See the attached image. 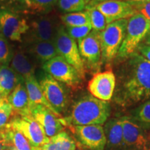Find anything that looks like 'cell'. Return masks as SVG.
<instances>
[{"label": "cell", "instance_id": "d6a6232c", "mask_svg": "<svg viewBox=\"0 0 150 150\" xmlns=\"http://www.w3.org/2000/svg\"><path fill=\"white\" fill-rule=\"evenodd\" d=\"M137 13L142 15L150 22V1L147 2L132 4Z\"/></svg>", "mask_w": 150, "mask_h": 150}, {"label": "cell", "instance_id": "4316f807", "mask_svg": "<svg viewBox=\"0 0 150 150\" xmlns=\"http://www.w3.org/2000/svg\"><path fill=\"white\" fill-rule=\"evenodd\" d=\"M132 118L144 129H150V100L146 101L134 109Z\"/></svg>", "mask_w": 150, "mask_h": 150}, {"label": "cell", "instance_id": "ac0fdd59", "mask_svg": "<svg viewBox=\"0 0 150 150\" xmlns=\"http://www.w3.org/2000/svg\"><path fill=\"white\" fill-rule=\"evenodd\" d=\"M7 102L20 116L30 115L29 95L24 81L17 86L7 97Z\"/></svg>", "mask_w": 150, "mask_h": 150}, {"label": "cell", "instance_id": "8992f818", "mask_svg": "<svg viewBox=\"0 0 150 150\" xmlns=\"http://www.w3.org/2000/svg\"><path fill=\"white\" fill-rule=\"evenodd\" d=\"M76 145L82 150H104L106 139L102 125L70 126Z\"/></svg>", "mask_w": 150, "mask_h": 150}, {"label": "cell", "instance_id": "1f68e13d", "mask_svg": "<svg viewBox=\"0 0 150 150\" xmlns=\"http://www.w3.org/2000/svg\"><path fill=\"white\" fill-rule=\"evenodd\" d=\"M12 112L13 108L7 101L0 105V129L4 128L8 123Z\"/></svg>", "mask_w": 150, "mask_h": 150}, {"label": "cell", "instance_id": "52a82bcc", "mask_svg": "<svg viewBox=\"0 0 150 150\" xmlns=\"http://www.w3.org/2000/svg\"><path fill=\"white\" fill-rule=\"evenodd\" d=\"M42 68L57 81L70 88L78 87L82 80L76 69L59 55L44 63Z\"/></svg>", "mask_w": 150, "mask_h": 150}, {"label": "cell", "instance_id": "5b68a950", "mask_svg": "<svg viewBox=\"0 0 150 150\" xmlns=\"http://www.w3.org/2000/svg\"><path fill=\"white\" fill-rule=\"evenodd\" d=\"M54 44L58 55L61 56L69 64L76 69L81 79H84L85 65L81 57L77 43L68 35L66 29L63 27L58 28L54 39Z\"/></svg>", "mask_w": 150, "mask_h": 150}, {"label": "cell", "instance_id": "f1b7e54d", "mask_svg": "<svg viewBox=\"0 0 150 150\" xmlns=\"http://www.w3.org/2000/svg\"><path fill=\"white\" fill-rule=\"evenodd\" d=\"M57 4L60 10L65 13H76L86 8L84 0H58Z\"/></svg>", "mask_w": 150, "mask_h": 150}, {"label": "cell", "instance_id": "7c38bea8", "mask_svg": "<svg viewBox=\"0 0 150 150\" xmlns=\"http://www.w3.org/2000/svg\"><path fill=\"white\" fill-rule=\"evenodd\" d=\"M29 26L25 19L6 9H0V33L8 40L20 41Z\"/></svg>", "mask_w": 150, "mask_h": 150}, {"label": "cell", "instance_id": "8d00e7d4", "mask_svg": "<svg viewBox=\"0 0 150 150\" xmlns=\"http://www.w3.org/2000/svg\"><path fill=\"white\" fill-rule=\"evenodd\" d=\"M141 43L142 44L145 45L150 47V29L149 31H148L147 35H146V36L145 37V38H144V40H142V42Z\"/></svg>", "mask_w": 150, "mask_h": 150}, {"label": "cell", "instance_id": "ab89813d", "mask_svg": "<svg viewBox=\"0 0 150 150\" xmlns=\"http://www.w3.org/2000/svg\"><path fill=\"white\" fill-rule=\"evenodd\" d=\"M31 150H42L40 147H31Z\"/></svg>", "mask_w": 150, "mask_h": 150}, {"label": "cell", "instance_id": "74e56055", "mask_svg": "<svg viewBox=\"0 0 150 150\" xmlns=\"http://www.w3.org/2000/svg\"><path fill=\"white\" fill-rule=\"evenodd\" d=\"M125 1H129V2H130L131 4H138L147 2V1H149L150 0H125Z\"/></svg>", "mask_w": 150, "mask_h": 150}, {"label": "cell", "instance_id": "f546056e", "mask_svg": "<svg viewBox=\"0 0 150 150\" xmlns=\"http://www.w3.org/2000/svg\"><path fill=\"white\" fill-rule=\"evenodd\" d=\"M13 53L8 39L0 33V64L8 65L13 56Z\"/></svg>", "mask_w": 150, "mask_h": 150}, {"label": "cell", "instance_id": "7402d4cb", "mask_svg": "<svg viewBox=\"0 0 150 150\" xmlns=\"http://www.w3.org/2000/svg\"><path fill=\"white\" fill-rule=\"evenodd\" d=\"M24 83H25L26 88H27L28 95H29V107L34 105L40 104L46 106L47 108L54 112L53 108L46 100L40 83H38L34 74L24 79Z\"/></svg>", "mask_w": 150, "mask_h": 150}, {"label": "cell", "instance_id": "6da1fadb", "mask_svg": "<svg viewBox=\"0 0 150 150\" xmlns=\"http://www.w3.org/2000/svg\"><path fill=\"white\" fill-rule=\"evenodd\" d=\"M118 71L116 100L122 105H131L150 100V62L135 52Z\"/></svg>", "mask_w": 150, "mask_h": 150}, {"label": "cell", "instance_id": "ffe728a7", "mask_svg": "<svg viewBox=\"0 0 150 150\" xmlns=\"http://www.w3.org/2000/svg\"><path fill=\"white\" fill-rule=\"evenodd\" d=\"M35 62L27 52L19 50L13 53V56L11 61V67L24 79L34 74L36 66Z\"/></svg>", "mask_w": 150, "mask_h": 150}, {"label": "cell", "instance_id": "83f0119b", "mask_svg": "<svg viewBox=\"0 0 150 150\" xmlns=\"http://www.w3.org/2000/svg\"><path fill=\"white\" fill-rule=\"evenodd\" d=\"M86 9L89 14L93 30L98 32H101L104 30L108 24L107 20L104 15L97 8L96 6L86 7Z\"/></svg>", "mask_w": 150, "mask_h": 150}, {"label": "cell", "instance_id": "484cf974", "mask_svg": "<svg viewBox=\"0 0 150 150\" xmlns=\"http://www.w3.org/2000/svg\"><path fill=\"white\" fill-rule=\"evenodd\" d=\"M6 131L11 145L17 150H31V146L27 138L18 131L13 129L7 124Z\"/></svg>", "mask_w": 150, "mask_h": 150}, {"label": "cell", "instance_id": "9c48e42d", "mask_svg": "<svg viewBox=\"0 0 150 150\" xmlns=\"http://www.w3.org/2000/svg\"><path fill=\"white\" fill-rule=\"evenodd\" d=\"M40 85L46 100L56 115L61 116L68 105L67 92L60 82L47 74L40 81Z\"/></svg>", "mask_w": 150, "mask_h": 150}, {"label": "cell", "instance_id": "60d3db41", "mask_svg": "<svg viewBox=\"0 0 150 150\" xmlns=\"http://www.w3.org/2000/svg\"><path fill=\"white\" fill-rule=\"evenodd\" d=\"M7 150H17L16 149V148H15V147H13V146H11V147H9L8 148V149H7Z\"/></svg>", "mask_w": 150, "mask_h": 150}, {"label": "cell", "instance_id": "d4e9b609", "mask_svg": "<svg viewBox=\"0 0 150 150\" xmlns=\"http://www.w3.org/2000/svg\"><path fill=\"white\" fill-rule=\"evenodd\" d=\"M61 22L67 27H77L91 24L90 16L87 11L65 13L61 16Z\"/></svg>", "mask_w": 150, "mask_h": 150}, {"label": "cell", "instance_id": "cb8c5ba5", "mask_svg": "<svg viewBox=\"0 0 150 150\" xmlns=\"http://www.w3.org/2000/svg\"><path fill=\"white\" fill-rule=\"evenodd\" d=\"M27 11L35 13H47L57 3L58 0H18Z\"/></svg>", "mask_w": 150, "mask_h": 150}, {"label": "cell", "instance_id": "ba28073f", "mask_svg": "<svg viewBox=\"0 0 150 150\" xmlns=\"http://www.w3.org/2000/svg\"><path fill=\"white\" fill-rule=\"evenodd\" d=\"M8 125L21 133L31 147H41L50 140L40 124L31 115L14 117Z\"/></svg>", "mask_w": 150, "mask_h": 150}, {"label": "cell", "instance_id": "9a60e30c", "mask_svg": "<svg viewBox=\"0 0 150 150\" xmlns=\"http://www.w3.org/2000/svg\"><path fill=\"white\" fill-rule=\"evenodd\" d=\"M96 7L105 16L108 24L127 20L137 13L132 4L125 0H109L99 4Z\"/></svg>", "mask_w": 150, "mask_h": 150}, {"label": "cell", "instance_id": "8fae6325", "mask_svg": "<svg viewBox=\"0 0 150 150\" xmlns=\"http://www.w3.org/2000/svg\"><path fill=\"white\" fill-rule=\"evenodd\" d=\"M124 149L147 150L149 142L145 130L132 117H121Z\"/></svg>", "mask_w": 150, "mask_h": 150}, {"label": "cell", "instance_id": "30bf717a", "mask_svg": "<svg viewBox=\"0 0 150 150\" xmlns=\"http://www.w3.org/2000/svg\"><path fill=\"white\" fill-rule=\"evenodd\" d=\"M30 115L40 125L49 138L64 131L66 123L64 118L40 104L30 106Z\"/></svg>", "mask_w": 150, "mask_h": 150}, {"label": "cell", "instance_id": "7a4b0ae2", "mask_svg": "<svg viewBox=\"0 0 150 150\" xmlns=\"http://www.w3.org/2000/svg\"><path fill=\"white\" fill-rule=\"evenodd\" d=\"M110 112V104L107 102L86 95L74 102L70 115L65 117L64 120L69 126H102L108 120Z\"/></svg>", "mask_w": 150, "mask_h": 150}, {"label": "cell", "instance_id": "277c9868", "mask_svg": "<svg viewBox=\"0 0 150 150\" xmlns=\"http://www.w3.org/2000/svg\"><path fill=\"white\" fill-rule=\"evenodd\" d=\"M127 23L128 19L117 20L99 32L102 57L104 61H111L118 54L126 34Z\"/></svg>", "mask_w": 150, "mask_h": 150}, {"label": "cell", "instance_id": "d6986e66", "mask_svg": "<svg viewBox=\"0 0 150 150\" xmlns=\"http://www.w3.org/2000/svg\"><path fill=\"white\" fill-rule=\"evenodd\" d=\"M27 52L35 61L42 65L58 56L54 41L29 42Z\"/></svg>", "mask_w": 150, "mask_h": 150}, {"label": "cell", "instance_id": "e575fe53", "mask_svg": "<svg viewBox=\"0 0 150 150\" xmlns=\"http://www.w3.org/2000/svg\"><path fill=\"white\" fill-rule=\"evenodd\" d=\"M136 52L140 54V55L143 56L145 59L150 62V47L140 43L139 46L136 49Z\"/></svg>", "mask_w": 150, "mask_h": 150}, {"label": "cell", "instance_id": "e0dca14e", "mask_svg": "<svg viewBox=\"0 0 150 150\" xmlns=\"http://www.w3.org/2000/svg\"><path fill=\"white\" fill-rule=\"evenodd\" d=\"M104 130L107 150L124 149L123 130L121 118H112L106 121Z\"/></svg>", "mask_w": 150, "mask_h": 150}, {"label": "cell", "instance_id": "603a6c76", "mask_svg": "<svg viewBox=\"0 0 150 150\" xmlns=\"http://www.w3.org/2000/svg\"><path fill=\"white\" fill-rule=\"evenodd\" d=\"M76 147L74 138L66 131H63L50 138L40 148L42 150H76Z\"/></svg>", "mask_w": 150, "mask_h": 150}, {"label": "cell", "instance_id": "d590c367", "mask_svg": "<svg viewBox=\"0 0 150 150\" xmlns=\"http://www.w3.org/2000/svg\"><path fill=\"white\" fill-rule=\"evenodd\" d=\"M86 4V7L93 6H97L99 4L104 2V1H109V0H84Z\"/></svg>", "mask_w": 150, "mask_h": 150}, {"label": "cell", "instance_id": "3957f363", "mask_svg": "<svg viewBox=\"0 0 150 150\" xmlns=\"http://www.w3.org/2000/svg\"><path fill=\"white\" fill-rule=\"evenodd\" d=\"M150 29V22L139 13L128 19L126 34L118 52L120 58L126 59L136 51Z\"/></svg>", "mask_w": 150, "mask_h": 150}, {"label": "cell", "instance_id": "836d02e7", "mask_svg": "<svg viewBox=\"0 0 150 150\" xmlns=\"http://www.w3.org/2000/svg\"><path fill=\"white\" fill-rule=\"evenodd\" d=\"M11 146L7 138L5 127L4 128L0 129V150H7Z\"/></svg>", "mask_w": 150, "mask_h": 150}, {"label": "cell", "instance_id": "5bb4252c", "mask_svg": "<svg viewBox=\"0 0 150 150\" xmlns=\"http://www.w3.org/2000/svg\"><path fill=\"white\" fill-rule=\"evenodd\" d=\"M79 53L84 65L91 68L98 65L102 57L99 32L93 31L83 38L77 40Z\"/></svg>", "mask_w": 150, "mask_h": 150}, {"label": "cell", "instance_id": "4fadbf2b", "mask_svg": "<svg viewBox=\"0 0 150 150\" xmlns=\"http://www.w3.org/2000/svg\"><path fill=\"white\" fill-rule=\"evenodd\" d=\"M116 85L115 75L112 70L98 72L89 81L88 89L91 95L107 102L112 98Z\"/></svg>", "mask_w": 150, "mask_h": 150}, {"label": "cell", "instance_id": "b9f144b4", "mask_svg": "<svg viewBox=\"0 0 150 150\" xmlns=\"http://www.w3.org/2000/svg\"><path fill=\"white\" fill-rule=\"evenodd\" d=\"M76 150H82V149H76Z\"/></svg>", "mask_w": 150, "mask_h": 150}, {"label": "cell", "instance_id": "f35d334b", "mask_svg": "<svg viewBox=\"0 0 150 150\" xmlns=\"http://www.w3.org/2000/svg\"><path fill=\"white\" fill-rule=\"evenodd\" d=\"M6 101H7V98L4 95L2 92L0 90V105L2 104V103L6 102Z\"/></svg>", "mask_w": 150, "mask_h": 150}, {"label": "cell", "instance_id": "4dcf8cb0", "mask_svg": "<svg viewBox=\"0 0 150 150\" xmlns=\"http://www.w3.org/2000/svg\"><path fill=\"white\" fill-rule=\"evenodd\" d=\"M66 31L68 35L75 40H79L83 38L91 32L92 26L91 24L85 26L77 27H66Z\"/></svg>", "mask_w": 150, "mask_h": 150}, {"label": "cell", "instance_id": "44dd1931", "mask_svg": "<svg viewBox=\"0 0 150 150\" xmlns=\"http://www.w3.org/2000/svg\"><path fill=\"white\" fill-rule=\"evenodd\" d=\"M24 79L9 65L0 66V90L6 97Z\"/></svg>", "mask_w": 150, "mask_h": 150}, {"label": "cell", "instance_id": "2e32d148", "mask_svg": "<svg viewBox=\"0 0 150 150\" xmlns=\"http://www.w3.org/2000/svg\"><path fill=\"white\" fill-rule=\"evenodd\" d=\"M58 29L55 22L48 17H41L31 22L29 26V42L54 41Z\"/></svg>", "mask_w": 150, "mask_h": 150}]
</instances>
